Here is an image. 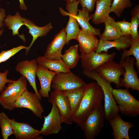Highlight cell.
Wrapping results in <instances>:
<instances>
[{
    "instance_id": "obj_1",
    "label": "cell",
    "mask_w": 139,
    "mask_h": 139,
    "mask_svg": "<svg viewBox=\"0 0 139 139\" xmlns=\"http://www.w3.org/2000/svg\"><path fill=\"white\" fill-rule=\"evenodd\" d=\"M104 99L103 90L97 82L86 84L80 104L72 115L73 121L77 125L82 122L102 103Z\"/></svg>"
},
{
    "instance_id": "obj_2",
    "label": "cell",
    "mask_w": 139,
    "mask_h": 139,
    "mask_svg": "<svg viewBox=\"0 0 139 139\" xmlns=\"http://www.w3.org/2000/svg\"><path fill=\"white\" fill-rule=\"evenodd\" d=\"M82 73L88 78L95 80L101 88L104 96L105 119L108 121L119 112L116 102L112 94L113 88L110 84L100 76L95 70L89 71L83 70Z\"/></svg>"
},
{
    "instance_id": "obj_3",
    "label": "cell",
    "mask_w": 139,
    "mask_h": 139,
    "mask_svg": "<svg viewBox=\"0 0 139 139\" xmlns=\"http://www.w3.org/2000/svg\"><path fill=\"white\" fill-rule=\"evenodd\" d=\"M113 97L116 101L118 111L129 117H136L139 115V101L129 92V89H113Z\"/></svg>"
},
{
    "instance_id": "obj_4",
    "label": "cell",
    "mask_w": 139,
    "mask_h": 139,
    "mask_svg": "<svg viewBox=\"0 0 139 139\" xmlns=\"http://www.w3.org/2000/svg\"><path fill=\"white\" fill-rule=\"evenodd\" d=\"M104 106L101 103L82 122L77 125L86 139H94L99 134L104 124Z\"/></svg>"
},
{
    "instance_id": "obj_5",
    "label": "cell",
    "mask_w": 139,
    "mask_h": 139,
    "mask_svg": "<svg viewBox=\"0 0 139 139\" xmlns=\"http://www.w3.org/2000/svg\"><path fill=\"white\" fill-rule=\"evenodd\" d=\"M27 80L22 75L18 79L9 83L0 94V104L4 109L12 111L15 109L14 103L27 89Z\"/></svg>"
},
{
    "instance_id": "obj_6",
    "label": "cell",
    "mask_w": 139,
    "mask_h": 139,
    "mask_svg": "<svg viewBox=\"0 0 139 139\" xmlns=\"http://www.w3.org/2000/svg\"><path fill=\"white\" fill-rule=\"evenodd\" d=\"M86 84L81 78L71 72L57 74L52 80L51 87L54 90L65 91L83 88Z\"/></svg>"
},
{
    "instance_id": "obj_7",
    "label": "cell",
    "mask_w": 139,
    "mask_h": 139,
    "mask_svg": "<svg viewBox=\"0 0 139 139\" xmlns=\"http://www.w3.org/2000/svg\"><path fill=\"white\" fill-rule=\"evenodd\" d=\"M135 59L134 57H127L125 60H120L119 64L125 70L123 78H120V87L131 88L132 91H139V79L138 73L135 70L134 65Z\"/></svg>"
},
{
    "instance_id": "obj_8",
    "label": "cell",
    "mask_w": 139,
    "mask_h": 139,
    "mask_svg": "<svg viewBox=\"0 0 139 139\" xmlns=\"http://www.w3.org/2000/svg\"><path fill=\"white\" fill-rule=\"evenodd\" d=\"M41 100L35 92H30L27 89L14 103V106L15 108H27L38 118H42L44 110Z\"/></svg>"
},
{
    "instance_id": "obj_9",
    "label": "cell",
    "mask_w": 139,
    "mask_h": 139,
    "mask_svg": "<svg viewBox=\"0 0 139 139\" xmlns=\"http://www.w3.org/2000/svg\"><path fill=\"white\" fill-rule=\"evenodd\" d=\"M102 77L110 83H114L118 89L120 87V76L125 73L124 68L113 60L107 62L95 70Z\"/></svg>"
},
{
    "instance_id": "obj_10",
    "label": "cell",
    "mask_w": 139,
    "mask_h": 139,
    "mask_svg": "<svg viewBox=\"0 0 139 139\" xmlns=\"http://www.w3.org/2000/svg\"><path fill=\"white\" fill-rule=\"evenodd\" d=\"M116 55V52L108 54L103 51L97 53L93 51L89 54L81 53L80 58L81 66L84 70L93 71L107 62L113 60Z\"/></svg>"
},
{
    "instance_id": "obj_11",
    "label": "cell",
    "mask_w": 139,
    "mask_h": 139,
    "mask_svg": "<svg viewBox=\"0 0 139 139\" xmlns=\"http://www.w3.org/2000/svg\"><path fill=\"white\" fill-rule=\"evenodd\" d=\"M50 98L49 101L53 102L58 110L62 123L72 125L73 122L72 114L64 91L54 90L51 93Z\"/></svg>"
},
{
    "instance_id": "obj_12",
    "label": "cell",
    "mask_w": 139,
    "mask_h": 139,
    "mask_svg": "<svg viewBox=\"0 0 139 139\" xmlns=\"http://www.w3.org/2000/svg\"><path fill=\"white\" fill-rule=\"evenodd\" d=\"M79 3V0L72 2H66L65 8L68 13H65V15L69 16V19L65 28L66 34L65 45L68 44L71 40L75 39L80 30L79 25L76 18Z\"/></svg>"
},
{
    "instance_id": "obj_13",
    "label": "cell",
    "mask_w": 139,
    "mask_h": 139,
    "mask_svg": "<svg viewBox=\"0 0 139 139\" xmlns=\"http://www.w3.org/2000/svg\"><path fill=\"white\" fill-rule=\"evenodd\" d=\"M51 103V110L46 116H44V121L42 127L40 130L41 134L48 136L58 133L62 129V123L58 110L55 103Z\"/></svg>"
},
{
    "instance_id": "obj_14",
    "label": "cell",
    "mask_w": 139,
    "mask_h": 139,
    "mask_svg": "<svg viewBox=\"0 0 139 139\" xmlns=\"http://www.w3.org/2000/svg\"><path fill=\"white\" fill-rule=\"evenodd\" d=\"M38 64L36 59L25 60L18 63L15 68V70L25 77L33 88L35 92L41 100L36 84V73Z\"/></svg>"
},
{
    "instance_id": "obj_15",
    "label": "cell",
    "mask_w": 139,
    "mask_h": 139,
    "mask_svg": "<svg viewBox=\"0 0 139 139\" xmlns=\"http://www.w3.org/2000/svg\"><path fill=\"white\" fill-rule=\"evenodd\" d=\"M66 36L65 28H63L55 35L53 40L48 45L43 56L49 59H61L62 50L66 44Z\"/></svg>"
},
{
    "instance_id": "obj_16",
    "label": "cell",
    "mask_w": 139,
    "mask_h": 139,
    "mask_svg": "<svg viewBox=\"0 0 139 139\" xmlns=\"http://www.w3.org/2000/svg\"><path fill=\"white\" fill-rule=\"evenodd\" d=\"M57 73L38 64L36 75L40 84L41 88L38 92L41 97L49 98V93L50 91L52 80Z\"/></svg>"
},
{
    "instance_id": "obj_17",
    "label": "cell",
    "mask_w": 139,
    "mask_h": 139,
    "mask_svg": "<svg viewBox=\"0 0 139 139\" xmlns=\"http://www.w3.org/2000/svg\"><path fill=\"white\" fill-rule=\"evenodd\" d=\"M11 124L16 139L43 138L40 131L34 129L28 123L18 122L14 119H11Z\"/></svg>"
},
{
    "instance_id": "obj_18",
    "label": "cell",
    "mask_w": 139,
    "mask_h": 139,
    "mask_svg": "<svg viewBox=\"0 0 139 139\" xmlns=\"http://www.w3.org/2000/svg\"><path fill=\"white\" fill-rule=\"evenodd\" d=\"M75 39L79 42L81 53L85 54L95 51L99 41L92 32L82 29L80 30Z\"/></svg>"
},
{
    "instance_id": "obj_19",
    "label": "cell",
    "mask_w": 139,
    "mask_h": 139,
    "mask_svg": "<svg viewBox=\"0 0 139 139\" xmlns=\"http://www.w3.org/2000/svg\"><path fill=\"white\" fill-rule=\"evenodd\" d=\"M108 121L112 129V135L114 139H130L128 131L130 128L134 127L133 123L124 121L118 114Z\"/></svg>"
},
{
    "instance_id": "obj_20",
    "label": "cell",
    "mask_w": 139,
    "mask_h": 139,
    "mask_svg": "<svg viewBox=\"0 0 139 139\" xmlns=\"http://www.w3.org/2000/svg\"><path fill=\"white\" fill-rule=\"evenodd\" d=\"M133 40L130 37L123 36L113 41H103L99 39L95 52L100 53L102 51L108 52V49L115 48L118 51L126 50L131 47Z\"/></svg>"
},
{
    "instance_id": "obj_21",
    "label": "cell",
    "mask_w": 139,
    "mask_h": 139,
    "mask_svg": "<svg viewBox=\"0 0 139 139\" xmlns=\"http://www.w3.org/2000/svg\"><path fill=\"white\" fill-rule=\"evenodd\" d=\"M22 21L24 25L29 30V33L32 37V39L30 45L25 49V54L27 55L30 48L37 38L46 36L53 27L51 22L43 27H39L36 25L31 20L24 17L22 18Z\"/></svg>"
},
{
    "instance_id": "obj_22",
    "label": "cell",
    "mask_w": 139,
    "mask_h": 139,
    "mask_svg": "<svg viewBox=\"0 0 139 139\" xmlns=\"http://www.w3.org/2000/svg\"><path fill=\"white\" fill-rule=\"evenodd\" d=\"M112 0H97L94 13L90 15L91 19L95 24L104 22L110 16V9Z\"/></svg>"
},
{
    "instance_id": "obj_23",
    "label": "cell",
    "mask_w": 139,
    "mask_h": 139,
    "mask_svg": "<svg viewBox=\"0 0 139 139\" xmlns=\"http://www.w3.org/2000/svg\"><path fill=\"white\" fill-rule=\"evenodd\" d=\"M105 28L103 32L98 36L100 39L111 41L123 36L115 19L109 16L104 21Z\"/></svg>"
},
{
    "instance_id": "obj_24",
    "label": "cell",
    "mask_w": 139,
    "mask_h": 139,
    "mask_svg": "<svg viewBox=\"0 0 139 139\" xmlns=\"http://www.w3.org/2000/svg\"><path fill=\"white\" fill-rule=\"evenodd\" d=\"M38 64L47 69L58 73L71 72L70 69L61 59L53 60L47 59L44 56H39L36 58Z\"/></svg>"
},
{
    "instance_id": "obj_25",
    "label": "cell",
    "mask_w": 139,
    "mask_h": 139,
    "mask_svg": "<svg viewBox=\"0 0 139 139\" xmlns=\"http://www.w3.org/2000/svg\"><path fill=\"white\" fill-rule=\"evenodd\" d=\"M78 13L76 16V19L81 29L90 31L95 35L99 36L100 33V30L92 27L89 23L91 19L90 12L86 8H82L78 10Z\"/></svg>"
},
{
    "instance_id": "obj_26",
    "label": "cell",
    "mask_w": 139,
    "mask_h": 139,
    "mask_svg": "<svg viewBox=\"0 0 139 139\" xmlns=\"http://www.w3.org/2000/svg\"><path fill=\"white\" fill-rule=\"evenodd\" d=\"M22 18L19 12H17L14 15L10 14L7 15L5 19L4 24L9 29L12 30V34L13 36L18 35L25 42L26 39L24 35L23 34L20 35L19 33V30L24 25L22 21Z\"/></svg>"
},
{
    "instance_id": "obj_27",
    "label": "cell",
    "mask_w": 139,
    "mask_h": 139,
    "mask_svg": "<svg viewBox=\"0 0 139 139\" xmlns=\"http://www.w3.org/2000/svg\"><path fill=\"white\" fill-rule=\"evenodd\" d=\"M83 87L64 91L68 100L72 116L78 108L81 102L83 95Z\"/></svg>"
},
{
    "instance_id": "obj_28",
    "label": "cell",
    "mask_w": 139,
    "mask_h": 139,
    "mask_svg": "<svg viewBox=\"0 0 139 139\" xmlns=\"http://www.w3.org/2000/svg\"><path fill=\"white\" fill-rule=\"evenodd\" d=\"M77 45L71 46L62 54L61 59L70 69L73 68L77 65L80 58Z\"/></svg>"
},
{
    "instance_id": "obj_29",
    "label": "cell",
    "mask_w": 139,
    "mask_h": 139,
    "mask_svg": "<svg viewBox=\"0 0 139 139\" xmlns=\"http://www.w3.org/2000/svg\"><path fill=\"white\" fill-rule=\"evenodd\" d=\"M0 127L1 136L4 139H7L10 135H14L11 119L3 111L0 113Z\"/></svg>"
},
{
    "instance_id": "obj_30",
    "label": "cell",
    "mask_w": 139,
    "mask_h": 139,
    "mask_svg": "<svg viewBox=\"0 0 139 139\" xmlns=\"http://www.w3.org/2000/svg\"><path fill=\"white\" fill-rule=\"evenodd\" d=\"M132 6L131 0H113L110 6V13H114L119 18L125 9L131 7Z\"/></svg>"
},
{
    "instance_id": "obj_31",
    "label": "cell",
    "mask_w": 139,
    "mask_h": 139,
    "mask_svg": "<svg viewBox=\"0 0 139 139\" xmlns=\"http://www.w3.org/2000/svg\"><path fill=\"white\" fill-rule=\"evenodd\" d=\"M130 47L129 50H123L121 55V60H124L127 57L133 55L136 60L135 64L139 72V41L133 40L132 44Z\"/></svg>"
},
{
    "instance_id": "obj_32",
    "label": "cell",
    "mask_w": 139,
    "mask_h": 139,
    "mask_svg": "<svg viewBox=\"0 0 139 139\" xmlns=\"http://www.w3.org/2000/svg\"><path fill=\"white\" fill-rule=\"evenodd\" d=\"M27 47L21 45L8 50L2 51L0 53V63L6 61L20 51L25 49Z\"/></svg>"
},
{
    "instance_id": "obj_33",
    "label": "cell",
    "mask_w": 139,
    "mask_h": 139,
    "mask_svg": "<svg viewBox=\"0 0 139 139\" xmlns=\"http://www.w3.org/2000/svg\"><path fill=\"white\" fill-rule=\"evenodd\" d=\"M131 30V38L133 41H139V36L138 31L139 24V19L136 16L132 17Z\"/></svg>"
},
{
    "instance_id": "obj_34",
    "label": "cell",
    "mask_w": 139,
    "mask_h": 139,
    "mask_svg": "<svg viewBox=\"0 0 139 139\" xmlns=\"http://www.w3.org/2000/svg\"><path fill=\"white\" fill-rule=\"evenodd\" d=\"M121 32L123 36L131 37V24L125 19L117 22Z\"/></svg>"
},
{
    "instance_id": "obj_35",
    "label": "cell",
    "mask_w": 139,
    "mask_h": 139,
    "mask_svg": "<svg viewBox=\"0 0 139 139\" xmlns=\"http://www.w3.org/2000/svg\"><path fill=\"white\" fill-rule=\"evenodd\" d=\"M8 73L9 71L7 70H6L3 73L0 72V94L6 87V84L11 83L15 81L7 78Z\"/></svg>"
},
{
    "instance_id": "obj_36",
    "label": "cell",
    "mask_w": 139,
    "mask_h": 139,
    "mask_svg": "<svg viewBox=\"0 0 139 139\" xmlns=\"http://www.w3.org/2000/svg\"><path fill=\"white\" fill-rule=\"evenodd\" d=\"M78 0L82 8H86L90 12L93 11L95 4L97 0Z\"/></svg>"
},
{
    "instance_id": "obj_37",
    "label": "cell",
    "mask_w": 139,
    "mask_h": 139,
    "mask_svg": "<svg viewBox=\"0 0 139 139\" xmlns=\"http://www.w3.org/2000/svg\"><path fill=\"white\" fill-rule=\"evenodd\" d=\"M6 18V14L4 9L0 8V29L2 28L4 24V21Z\"/></svg>"
},
{
    "instance_id": "obj_38",
    "label": "cell",
    "mask_w": 139,
    "mask_h": 139,
    "mask_svg": "<svg viewBox=\"0 0 139 139\" xmlns=\"http://www.w3.org/2000/svg\"><path fill=\"white\" fill-rule=\"evenodd\" d=\"M132 17L136 16L139 19V5H136L133 9L131 13Z\"/></svg>"
},
{
    "instance_id": "obj_39",
    "label": "cell",
    "mask_w": 139,
    "mask_h": 139,
    "mask_svg": "<svg viewBox=\"0 0 139 139\" xmlns=\"http://www.w3.org/2000/svg\"><path fill=\"white\" fill-rule=\"evenodd\" d=\"M20 3V9L22 10H27V7L26 6L24 0H19Z\"/></svg>"
},
{
    "instance_id": "obj_40",
    "label": "cell",
    "mask_w": 139,
    "mask_h": 139,
    "mask_svg": "<svg viewBox=\"0 0 139 139\" xmlns=\"http://www.w3.org/2000/svg\"><path fill=\"white\" fill-rule=\"evenodd\" d=\"M65 0L66 2H72L75 1H76V0Z\"/></svg>"
},
{
    "instance_id": "obj_41",
    "label": "cell",
    "mask_w": 139,
    "mask_h": 139,
    "mask_svg": "<svg viewBox=\"0 0 139 139\" xmlns=\"http://www.w3.org/2000/svg\"></svg>"
}]
</instances>
